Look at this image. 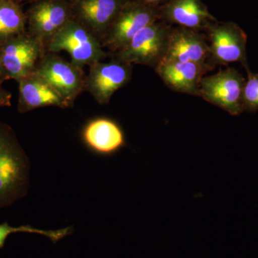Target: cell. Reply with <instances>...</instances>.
Here are the masks:
<instances>
[{"mask_svg":"<svg viewBox=\"0 0 258 258\" xmlns=\"http://www.w3.org/2000/svg\"><path fill=\"white\" fill-rule=\"evenodd\" d=\"M46 50L54 53L66 51L71 62L81 68L100 62L107 56L101 40L73 18L52 37Z\"/></svg>","mask_w":258,"mask_h":258,"instance_id":"3","label":"cell"},{"mask_svg":"<svg viewBox=\"0 0 258 258\" xmlns=\"http://www.w3.org/2000/svg\"><path fill=\"white\" fill-rule=\"evenodd\" d=\"M161 20L160 9L157 7L130 0L122 8L108 29L102 45L113 53L118 52L139 31Z\"/></svg>","mask_w":258,"mask_h":258,"instance_id":"5","label":"cell"},{"mask_svg":"<svg viewBox=\"0 0 258 258\" xmlns=\"http://www.w3.org/2000/svg\"><path fill=\"white\" fill-rule=\"evenodd\" d=\"M172 28V25L161 20L148 25L114 53V59L155 69L165 57Z\"/></svg>","mask_w":258,"mask_h":258,"instance_id":"2","label":"cell"},{"mask_svg":"<svg viewBox=\"0 0 258 258\" xmlns=\"http://www.w3.org/2000/svg\"><path fill=\"white\" fill-rule=\"evenodd\" d=\"M30 161L10 125L0 121V209L26 196Z\"/></svg>","mask_w":258,"mask_h":258,"instance_id":"1","label":"cell"},{"mask_svg":"<svg viewBox=\"0 0 258 258\" xmlns=\"http://www.w3.org/2000/svg\"><path fill=\"white\" fill-rule=\"evenodd\" d=\"M18 83V111L20 113H28L47 106L60 108L72 107L35 73L20 79Z\"/></svg>","mask_w":258,"mask_h":258,"instance_id":"16","label":"cell"},{"mask_svg":"<svg viewBox=\"0 0 258 258\" xmlns=\"http://www.w3.org/2000/svg\"><path fill=\"white\" fill-rule=\"evenodd\" d=\"M6 1V0H0V3H2V2Z\"/></svg>","mask_w":258,"mask_h":258,"instance_id":"23","label":"cell"},{"mask_svg":"<svg viewBox=\"0 0 258 258\" xmlns=\"http://www.w3.org/2000/svg\"><path fill=\"white\" fill-rule=\"evenodd\" d=\"M5 81H8V79L5 76L3 67H2L1 60H0V82L3 83Z\"/></svg>","mask_w":258,"mask_h":258,"instance_id":"22","label":"cell"},{"mask_svg":"<svg viewBox=\"0 0 258 258\" xmlns=\"http://www.w3.org/2000/svg\"><path fill=\"white\" fill-rule=\"evenodd\" d=\"M81 140L93 154L110 157L125 147V137L121 126L106 117H96L83 125Z\"/></svg>","mask_w":258,"mask_h":258,"instance_id":"13","label":"cell"},{"mask_svg":"<svg viewBox=\"0 0 258 258\" xmlns=\"http://www.w3.org/2000/svg\"><path fill=\"white\" fill-rule=\"evenodd\" d=\"M209 39V50L212 64L227 66L239 62L244 69L248 67L247 60V36L233 22H215L206 29Z\"/></svg>","mask_w":258,"mask_h":258,"instance_id":"8","label":"cell"},{"mask_svg":"<svg viewBox=\"0 0 258 258\" xmlns=\"http://www.w3.org/2000/svg\"><path fill=\"white\" fill-rule=\"evenodd\" d=\"M2 84L3 83L0 82V108L11 106L13 95L10 91L5 89Z\"/></svg>","mask_w":258,"mask_h":258,"instance_id":"20","label":"cell"},{"mask_svg":"<svg viewBox=\"0 0 258 258\" xmlns=\"http://www.w3.org/2000/svg\"><path fill=\"white\" fill-rule=\"evenodd\" d=\"M154 70L172 91L200 97L201 80L212 69L195 62L162 60Z\"/></svg>","mask_w":258,"mask_h":258,"instance_id":"14","label":"cell"},{"mask_svg":"<svg viewBox=\"0 0 258 258\" xmlns=\"http://www.w3.org/2000/svg\"><path fill=\"white\" fill-rule=\"evenodd\" d=\"M130 0H69L73 18L102 42L122 8Z\"/></svg>","mask_w":258,"mask_h":258,"instance_id":"11","label":"cell"},{"mask_svg":"<svg viewBox=\"0 0 258 258\" xmlns=\"http://www.w3.org/2000/svg\"><path fill=\"white\" fill-rule=\"evenodd\" d=\"M89 67L85 91H88L100 105L109 103L113 95L132 79V64L114 58L108 62H94Z\"/></svg>","mask_w":258,"mask_h":258,"instance_id":"10","label":"cell"},{"mask_svg":"<svg viewBox=\"0 0 258 258\" xmlns=\"http://www.w3.org/2000/svg\"><path fill=\"white\" fill-rule=\"evenodd\" d=\"M46 52L45 45L28 31L0 42V60L7 79L18 82L33 74Z\"/></svg>","mask_w":258,"mask_h":258,"instance_id":"4","label":"cell"},{"mask_svg":"<svg viewBox=\"0 0 258 258\" xmlns=\"http://www.w3.org/2000/svg\"><path fill=\"white\" fill-rule=\"evenodd\" d=\"M27 18L14 0L0 3V42L27 32Z\"/></svg>","mask_w":258,"mask_h":258,"instance_id":"17","label":"cell"},{"mask_svg":"<svg viewBox=\"0 0 258 258\" xmlns=\"http://www.w3.org/2000/svg\"><path fill=\"white\" fill-rule=\"evenodd\" d=\"M26 18L27 31L46 47L73 16L69 0H36Z\"/></svg>","mask_w":258,"mask_h":258,"instance_id":"9","label":"cell"},{"mask_svg":"<svg viewBox=\"0 0 258 258\" xmlns=\"http://www.w3.org/2000/svg\"><path fill=\"white\" fill-rule=\"evenodd\" d=\"M35 1H36V0H35Z\"/></svg>","mask_w":258,"mask_h":258,"instance_id":"24","label":"cell"},{"mask_svg":"<svg viewBox=\"0 0 258 258\" xmlns=\"http://www.w3.org/2000/svg\"><path fill=\"white\" fill-rule=\"evenodd\" d=\"M246 80L233 68L221 70L212 76H204L200 97L232 115L244 111L243 91Z\"/></svg>","mask_w":258,"mask_h":258,"instance_id":"6","label":"cell"},{"mask_svg":"<svg viewBox=\"0 0 258 258\" xmlns=\"http://www.w3.org/2000/svg\"><path fill=\"white\" fill-rule=\"evenodd\" d=\"M34 73L71 106L76 98L85 91L86 76L83 68L64 60L57 53L47 51Z\"/></svg>","mask_w":258,"mask_h":258,"instance_id":"7","label":"cell"},{"mask_svg":"<svg viewBox=\"0 0 258 258\" xmlns=\"http://www.w3.org/2000/svg\"><path fill=\"white\" fill-rule=\"evenodd\" d=\"M159 9L161 20L181 28L202 31L217 21L201 0H170Z\"/></svg>","mask_w":258,"mask_h":258,"instance_id":"15","label":"cell"},{"mask_svg":"<svg viewBox=\"0 0 258 258\" xmlns=\"http://www.w3.org/2000/svg\"><path fill=\"white\" fill-rule=\"evenodd\" d=\"M17 232H26V233H35L45 236L50 239L53 243H57L58 241L62 240L64 237L71 235L73 232L72 227H66L57 230H44L32 227L30 225L19 226L13 227L8 222H3L0 224V249L5 246L7 239L10 235Z\"/></svg>","mask_w":258,"mask_h":258,"instance_id":"18","label":"cell"},{"mask_svg":"<svg viewBox=\"0 0 258 258\" xmlns=\"http://www.w3.org/2000/svg\"><path fill=\"white\" fill-rule=\"evenodd\" d=\"M139 3H143V4L149 5V6L159 7L162 6L164 4H166L170 0H137Z\"/></svg>","mask_w":258,"mask_h":258,"instance_id":"21","label":"cell"},{"mask_svg":"<svg viewBox=\"0 0 258 258\" xmlns=\"http://www.w3.org/2000/svg\"><path fill=\"white\" fill-rule=\"evenodd\" d=\"M207 37L199 30L176 27L169 35L164 60L191 62L212 69Z\"/></svg>","mask_w":258,"mask_h":258,"instance_id":"12","label":"cell"},{"mask_svg":"<svg viewBox=\"0 0 258 258\" xmlns=\"http://www.w3.org/2000/svg\"><path fill=\"white\" fill-rule=\"evenodd\" d=\"M245 70L247 79L244 83L242 98L244 110L254 113L258 111V74L252 73L249 68Z\"/></svg>","mask_w":258,"mask_h":258,"instance_id":"19","label":"cell"}]
</instances>
